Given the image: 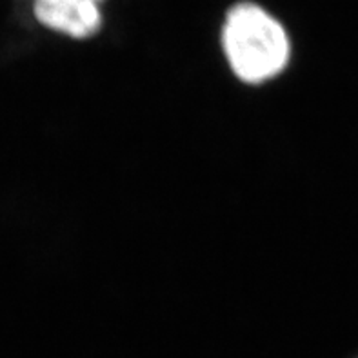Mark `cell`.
<instances>
[{
  "label": "cell",
  "instance_id": "obj_1",
  "mask_svg": "<svg viewBox=\"0 0 358 358\" xmlns=\"http://www.w3.org/2000/svg\"><path fill=\"white\" fill-rule=\"evenodd\" d=\"M220 44L231 71L248 84L271 80L287 68L291 59L286 26L253 0H241L227 9Z\"/></svg>",
  "mask_w": 358,
  "mask_h": 358
},
{
  "label": "cell",
  "instance_id": "obj_2",
  "mask_svg": "<svg viewBox=\"0 0 358 358\" xmlns=\"http://www.w3.org/2000/svg\"><path fill=\"white\" fill-rule=\"evenodd\" d=\"M42 27L75 41L96 35L102 27L106 0H29Z\"/></svg>",
  "mask_w": 358,
  "mask_h": 358
}]
</instances>
